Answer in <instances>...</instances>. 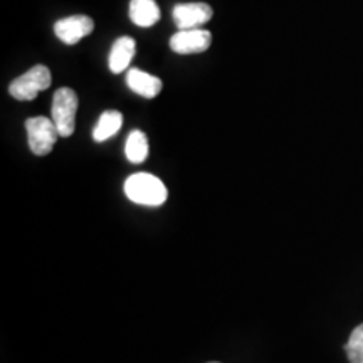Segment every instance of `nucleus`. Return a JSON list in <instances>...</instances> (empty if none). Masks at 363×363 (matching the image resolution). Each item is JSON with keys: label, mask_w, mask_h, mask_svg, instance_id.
Listing matches in <instances>:
<instances>
[{"label": "nucleus", "mask_w": 363, "mask_h": 363, "mask_svg": "<svg viewBox=\"0 0 363 363\" xmlns=\"http://www.w3.org/2000/svg\"><path fill=\"white\" fill-rule=\"evenodd\" d=\"M211 363H219V362H211Z\"/></svg>", "instance_id": "14"}, {"label": "nucleus", "mask_w": 363, "mask_h": 363, "mask_svg": "<svg viewBox=\"0 0 363 363\" xmlns=\"http://www.w3.org/2000/svg\"><path fill=\"white\" fill-rule=\"evenodd\" d=\"M126 84L128 88L133 91V93L140 94L143 98H155L160 94L163 88L162 79L157 78V76L148 74V72L136 69V67H131L128 71V76H126Z\"/></svg>", "instance_id": "8"}, {"label": "nucleus", "mask_w": 363, "mask_h": 363, "mask_svg": "<svg viewBox=\"0 0 363 363\" xmlns=\"http://www.w3.org/2000/svg\"><path fill=\"white\" fill-rule=\"evenodd\" d=\"M76 111H78V94L71 88H59L52 98V121L59 135L67 138L74 133Z\"/></svg>", "instance_id": "3"}, {"label": "nucleus", "mask_w": 363, "mask_h": 363, "mask_svg": "<svg viewBox=\"0 0 363 363\" xmlns=\"http://www.w3.org/2000/svg\"><path fill=\"white\" fill-rule=\"evenodd\" d=\"M126 158L131 163H142L147 160L148 157V140L147 135L140 130H133L128 135L126 140V148H125Z\"/></svg>", "instance_id": "12"}, {"label": "nucleus", "mask_w": 363, "mask_h": 363, "mask_svg": "<svg viewBox=\"0 0 363 363\" xmlns=\"http://www.w3.org/2000/svg\"><path fill=\"white\" fill-rule=\"evenodd\" d=\"M212 19V7L206 2L179 4L174 9V22L182 29H199Z\"/></svg>", "instance_id": "6"}, {"label": "nucleus", "mask_w": 363, "mask_h": 363, "mask_svg": "<svg viewBox=\"0 0 363 363\" xmlns=\"http://www.w3.org/2000/svg\"><path fill=\"white\" fill-rule=\"evenodd\" d=\"M26 130L30 152L38 157L49 155L52 152L57 138L61 136L56 123L45 116L29 118L26 121Z\"/></svg>", "instance_id": "2"}, {"label": "nucleus", "mask_w": 363, "mask_h": 363, "mask_svg": "<svg viewBox=\"0 0 363 363\" xmlns=\"http://www.w3.org/2000/svg\"><path fill=\"white\" fill-rule=\"evenodd\" d=\"M345 350L350 358V363H363V323L352 331L348 343L345 345Z\"/></svg>", "instance_id": "13"}, {"label": "nucleus", "mask_w": 363, "mask_h": 363, "mask_svg": "<svg viewBox=\"0 0 363 363\" xmlns=\"http://www.w3.org/2000/svg\"><path fill=\"white\" fill-rule=\"evenodd\" d=\"M121 125H123V115H121L120 111H104L103 115L99 116L96 126H94L93 140L98 143L106 142L108 138H111L113 135H116L118 131H120Z\"/></svg>", "instance_id": "11"}, {"label": "nucleus", "mask_w": 363, "mask_h": 363, "mask_svg": "<svg viewBox=\"0 0 363 363\" xmlns=\"http://www.w3.org/2000/svg\"><path fill=\"white\" fill-rule=\"evenodd\" d=\"M94 30V21L88 16H71L54 24V33L67 45L78 44Z\"/></svg>", "instance_id": "7"}, {"label": "nucleus", "mask_w": 363, "mask_h": 363, "mask_svg": "<svg viewBox=\"0 0 363 363\" xmlns=\"http://www.w3.org/2000/svg\"><path fill=\"white\" fill-rule=\"evenodd\" d=\"M212 44V34L206 29H182L172 35L170 49L177 54H199Z\"/></svg>", "instance_id": "5"}, {"label": "nucleus", "mask_w": 363, "mask_h": 363, "mask_svg": "<svg viewBox=\"0 0 363 363\" xmlns=\"http://www.w3.org/2000/svg\"><path fill=\"white\" fill-rule=\"evenodd\" d=\"M130 19L138 27H152L160 21V7L155 0H131Z\"/></svg>", "instance_id": "10"}, {"label": "nucleus", "mask_w": 363, "mask_h": 363, "mask_svg": "<svg viewBox=\"0 0 363 363\" xmlns=\"http://www.w3.org/2000/svg\"><path fill=\"white\" fill-rule=\"evenodd\" d=\"M49 86H51V71L49 67L38 65L30 67L17 79H13L9 86V93L19 101H30V99L38 98L40 91L48 89Z\"/></svg>", "instance_id": "4"}, {"label": "nucleus", "mask_w": 363, "mask_h": 363, "mask_svg": "<svg viewBox=\"0 0 363 363\" xmlns=\"http://www.w3.org/2000/svg\"><path fill=\"white\" fill-rule=\"evenodd\" d=\"M136 51V43L135 39L123 35V38H118L113 44L111 52H110V69L115 74L123 72L126 67L130 66L131 59L135 56Z\"/></svg>", "instance_id": "9"}, {"label": "nucleus", "mask_w": 363, "mask_h": 363, "mask_svg": "<svg viewBox=\"0 0 363 363\" xmlns=\"http://www.w3.org/2000/svg\"><path fill=\"white\" fill-rule=\"evenodd\" d=\"M125 194L131 202L140 206L158 207L169 197L167 187L158 177L152 174H135L125 182Z\"/></svg>", "instance_id": "1"}]
</instances>
